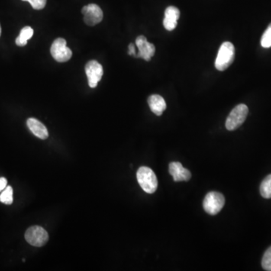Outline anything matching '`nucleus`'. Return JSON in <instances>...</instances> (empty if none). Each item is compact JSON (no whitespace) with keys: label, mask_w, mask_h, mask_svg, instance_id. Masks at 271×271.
<instances>
[{"label":"nucleus","mask_w":271,"mask_h":271,"mask_svg":"<svg viewBox=\"0 0 271 271\" xmlns=\"http://www.w3.org/2000/svg\"><path fill=\"white\" fill-rule=\"evenodd\" d=\"M128 54L131 55V56H136V51H135V47L132 43H130V44L129 45Z\"/></svg>","instance_id":"obj_21"},{"label":"nucleus","mask_w":271,"mask_h":271,"mask_svg":"<svg viewBox=\"0 0 271 271\" xmlns=\"http://www.w3.org/2000/svg\"><path fill=\"white\" fill-rule=\"evenodd\" d=\"M262 268L267 271H271V246L267 249L262 261Z\"/></svg>","instance_id":"obj_18"},{"label":"nucleus","mask_w":271,"mask_h":271,"mask_svg":"<svg viewBox=\"0 0 271 271\" xmlns=\"http://www.w3.org/2000/svg\"><path fill=\"white\" fill-rule=\"evenodd\" d=\"M84 21L88 26H94L101 22L104 17L102 9L96 4L85 5L82 10Z\"/></svg>","instance_id":"obj_8"},{"label":"nucleus","mask_w":271,"mask_h":271,"mask_svg":"<svg viewBox=\"0 0 271 271\" xmlns=\"http://www.w3.org/2000/svg\"><path fill=\"white\" fill-rule=\"evenodd\" d=\"M33 36V30L30 27H25L21 30L20 35L16 39L15 43L17 46L23 47L27 44V41Z\"/></svg>","instance_id":"obj_14"},{"label":"nucleus","mask_w":271,"mask_h":271,"mask_svg":"<svg viewBox=\"0 0 271 271\" xmlns=\"http://www.w3.org/2000/svg\"><path fill=\"white\" fill-rule=\"evenodd\" d=\"M25 239L31 246L42 247L49 241V234L40 226H32L26 231Z\"/></svg>","instance_id":"obj_5"},{"label":"nucleus","mask_w":271,"mask_h":271,"mask_svg":"<svg viewBox=\"0 0 271 271\" xmlns=\"http://www.w3.org/2000/svg\"><path fill=\"white\" fill-rule=\"evenodd\" d=\"M136 44L139 49V53L136 57L143 58L146 61H150L152 56L156 53V47L152 43H148L147 39L144 36H140L136 40Z\"/></svg>","instance_id":"obj_9"},{"label":"nucleus","mask_w":271,"mask_h":271,"mask_svg":"<svg viewBox=\"0 0 271 271\" xmlns=\"http://www.w3.org/2000/svg\"><path fill=\"white\" fill-rule=\"evenodd\" d=\"M0 202L10 205L13 203V189L11 186H6L0 195Z\"/></svg>","instance_id":"obj_16"},{"label":"nucleus","mask_w":271,"mask_h":271,"mask_svg":"<svg viewBox=\"0 0 271 271\" xmlns=\"http://www.w3.org/2000/svg\"><path fill=\"white\" fill-rule=\"evenodd\" d=\"M261 45L265 49L271 47V24L268 26L261 40Z\"/></svg>","instance_id":"obj_17"},{"label":"nucleus","mask_w":271,"mask_h":271,"mask_svg":"<svg viewBox=\"0 0 271 271\" xmlns=\"http://www.w3.org/2000/svg\"><path fill=\"white\" fill-rule=\"evenodd\" d=\"M1 32H2V29H1V26H0V36H1Z\"/></svg>","instance_id":"obj_22"},{"label":"nucleus","mask_w":271,"mask_h":271,"mask_svg":"<svg viewBox=\"0 0 271 271\" xmlns=\"http://www.w3.org/2000/svg\"><path fill=\"white\" fill-rule=\"evenodd\" d=\"M261 195L265 199L271 198V174L264 179L260 185Z\"/></svg>","instance_id":"obj_15"},{"label":"nucleus","mask_w":271,"mask_h":271,"mask_svg":"<svg viewBox=\"0 0 271 271\" xmlns=\"http://www.w3.org/2000/svg\"><path fill=\"white\" fill-rule=\"evenodd\" d=\"M22 1L30 2L32 7L36 10L43 9L47 2V0H22Z\"/></svg>","instance_id":"obj_19"},{"label":"nucleus","mask_w":271,"mask_h":271,"mask_svg":"<svg viewBox=\"0 0 271 271\" xmlns=\"http://www.w3.org/2000/svg\"><path fill=\"white\" fill-rule=\"evenodd\" d=\"M85 72L88 77L90 88H94L98 86V82L102 79L104 75L102 65L96 60H91L85 66Z\"/></svg>","instance_id":"obj_7"},{"label":"nucleus","mask_w":271,"mask_h":271,"mask_svg":"<svg viewBox=\"0 0 271 271\" xmlns=\"http://www.w3.org/2000/svg\"><path fill=\"white\" fill-rule=\"evenodd\" d=\"M51 54L55 60L60 63L70 60L72 55V51L66 46V41L63 38H58L54 42Z\"/></svg>","instance_id":"obj_6"},{"label":"nucleus","mask_w":271,"mask_h":271,"mask_svg":"<svg viewBox=\"0 0 271 271\" xmlns=\"http://www.w3.org/2000/svg\"><path fill=\"white\" fill-rule=\"evenodd\" d=\"M249 108L245 104H239L233 108L226 120L225 127L227 130H237L246 121Z\"/></svg>","instance_id":"obj_3"},{"label":"nucleus","mask_w":271,"mask_h":271,"mask_svg":"<svg viewBox=\"0 0 271 271\" xmlns=\"http://www.w3.org/2000/svg\"><path fill=\"white\" fill-rule=\"evenodd\" d=\"M169 172L175 182H187L191 178V172L184 168L179 162H171L169 164Z\"/></svg>","instance_id":"obj_10"},{"label":"nucleus","mask_w":271,"mask_h":271,"mask_svg":"<svg viewBox=\"0 0 271 271\" xmlns=\"http://www.w3.org/2000/svg\"><path fill=\"white\" fill-rule=\"evenodd\" d=\"M137 181L143 191L148 194L156 192L159 185L157 176L151 168L141 166L137 172Z\"/></svg>","instance_id":"obj_1"},{"label":"nucleus","mask_w":271,"mask_h":271,"mask_svg":"<svg viewBox=\"0 0 271 271\" xmlns=\"http://www.w3.org/2000/svg\"><path fill=\"white\" fill-rule=\"evenodd\" d=\"M7 183H8V182H7V179L5 178H0V192L6 188Z\"/></svg>","instance_id":"obj_20"},{"label":"nucleus","mask_w":271,"mask_h":271,"mask_svg":"<svg viewBox=\"0 0 271 271\" xmlns=\"http://www.w3.org/2000/svg\"><path fill=\"white\" fill-rule=\"evenodd\" d=\"M27 124L30 131L38 138L46 140L49 137V132H48L46 126L36 118H29L27 120Z\"/></svg>","instance_id":"obj_12"},{"label":"nucleus","mask_w":271,"mask_h":271,"mask_svg":"<svg viewBox=\"0 0 271 271\" xmlns=\"http://www.w3.org/2000/svg\"><path fill=\"white\" fill-rule=\"evenodd\" d=\"M148 104H149L152 112L155 113L158 116L162 115L166 108L164 99L158 94L150 96L148 99Z\"/></svg>","instance_id":"obj_13"},{"label":"nucleus","mask_w":271,"mask_h":271,"mask_svg":"<svg viewBox=\"0 0 271 271\" xmlns=\"http://www.w3.org/2000/svg\"><path fill=\"white\" fill-rule=\"evenodd\" d=\"M234 58L235 49L234 45L229 42L222 43L216 60V68L219 71L225 70L233 63Z\"/></svg>","instance_id":"obj_2"},{"label":"nucleus","mask_w":271,"mask_h":271,"mask_svg":"<svg viewBox=\"0 0 271 271\" xmlns=\"http://www.w3.org/2000/svg\"><path fill=\"white\" fill-rule=\"evenodd\" d=\"M180 16V11L175 6H169L165 11V17L163 19V26L166 30L172 31L176 29L177 21Z\"/></svg>","instance_id":"obj_11"},{"label":"nucleus","mask_w":271,"mask_h":271,"mask_svg":"<svg viewBox=\"0 0 271 271\" xmlns=\"http://www.w3.org/2000/svg\"><path fill=\"white\" fill-rule=\"evenodd\" d=\"M225 204L224 195L217 191H211L206 195L203 203L204 210L210 215L218 214Z\"/></svg>","instance_id":"obj_4"}]
</instances>
